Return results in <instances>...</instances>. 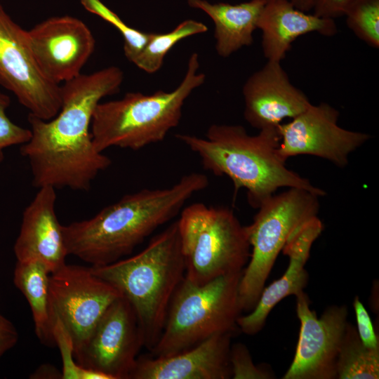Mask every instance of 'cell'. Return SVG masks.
Instances as JSON below:
<instances>
[{"label": "cell", "instance_id": "1", "mask_svg": "<svg viewBox=\"0 0 379 379\" xmlns=\"http://www.w3.org/2000/svg\"><path fill=\"white\" fill-rule=\"evenodd\" d=\"M124 72L109 66L91 74H81L61 85L62 105L49 120L31 114V131L20 153L29 161L32 185L88 191L111 159L93 145L91 125L94 109L106 96L119 91Z\"/></svg>", "mask_w": 379, "mask_h": 379}, {"label": "cell", "instance_id": "2", "mask_svg": "<svg viewBox=\"0 0 379 379\" xmlns=\"http://www.w3.org/2000/svg\"><path fill=\"white\" fill-rule=\"evenodd\" d=\"M208 183L206 175L190 173L169 187L126 194L89 219L63 225L67 254L91 266L120 260L180 214L187 200Z\"/></svg>", "mask_w": 379, "mask_h": 379}, {"label": "cell", "instance_id": "3", "mask_svg": "<svg viewBox=\"0 0 379 379\" xmlns=\"http://www.w3.org/2000/svg\"><path fill=\"white\" fill-rule=\"evenodd\" d=\"M176 138L199 157L205 170L227 176L235 192L245 189L254 208L281 187L301 188L319 197L326 194L286 166L278 151V127L251 135L240 125L213 124L204 138L189 134H177Z\"/></svg>", "mask_w": 379, "mask_h": 379}, {"label": "cell", "instance_id": "4", "mask_svg": "<svg viewBox=\"0 0 379 379\" xmlns=\"http://www.w3.org/2000/svg\"><path fill=\"white\" fill-rule=\"evenodd\" d=\"M90 268L130 302L144 346L151 351L161 336L170 302L185 274L177 220L154 237L138 253Z\"/></svg>", "mask_w": 379, "mask_h": 379}, {"label": "cell", "instance_id": "5", "mask_svg": "<svg viewBox=\"0 0 379 379\" xmlns=\"http://www.w3.org/2000/svg\"><path fill=\"white\" fill-rule=\"evenodd\" d=\"M199 68V55L193 53L184 78L174 90L129 92L121 99L100 102L91 125L95 149L99 152L112 147L138 150L164 140L179 124L187 98L205 81L206 75L198 72Z\"/></svg>", "mask_w": 379, "mask_h": 379}, {"label": "cell", "instance_id": "6", "mask_svg": "<svg viewBox=\"0 0 379 379\" xmlns=\"http://www.w3.org/2000/svg\"><path fill=\"white\" fill-rule=\"evenodd\" d=\"M243 271L203 285L184 277L170 302L162 333L151 350L152 356L172 355L214 335L233 333L242 312L239 286Z\"/></svg>", "mask_w": 379, "mask_h": 379}, {"label": "cell", "instance_id": "7", "mask_svg": "<svg viewBox=\"0 0 379 379\" xmlns=\"http://www.w3.org/2000/svg\"><path fill=\"white\" fill-rule=\"evenodd\" d=\"M177 223L185 277L190 281L203 285L244 270L251 246L232 209L194 203L183 207Z\"/></svg>", "mask_w": 379, "mask_h": 379}, {"label": "cell", "instance_id": "8", "mask_svg": "<svg viewBox=\"0 0 379 379\" xmlns=\"http://www.w3.org/2000/svg\"><path fill=\"white\" fill-rule=\"evenodd\" d=\"M319 197L295 187L274 194L259 206L252 223L245 226L251 256L239 286L242 312H249L257 304L277 256L293 232L317 216Z\"/></svg>", "mask_w": 379, "mask_h": 379}, {"label": "cell", "instance_id": "9", "mask_svg": "<svg viewBox=\"0 0 379 379\" xmlns=\"http://www.w3.org/2000/svg\"><path fill=\"white\" fill-rule=\"evenodd\" d=\"M120 291L95 275L90 267L65 264L50 274L49 310L53 325L59 320L73 342L74 354L87 340Z\"/></svg>", "mask_w": 379, "mask_h": 379}, {"label": "cell", "instance_id": "10", "mask_svg": "<svg viewBox=\"0 0 379 379\" xmlns=\"http://www.w3.org/2000/svg\"><path fill=\"white\" fill-rule=\"evenodd\" d=\"M0 85L13 93L29 113L49 120L60 111L61 85L49 81L32 55L27 30L0 4Z\"/></svg>", "mask_w": 379, "mask_h": 379}, {"label": "cell", "instance_id": "11", "mask_svg": "<svg viewBox=\"0 0 379 379\" xmlns=\"http://www.w3.org/2000/svg\"><path fill=\"white\" fill-rule=\"evenodd\" d=\"M295 297L300 333L293 361L282 379H336L348 309L345 305H331L318 318L304 291Z\"/></svg>", "mask_w": 379, "mask_h": 379}, {"label": "cell", "instance_id": "12", "mask_svg": "<svg viewBox=\"0 0 379 379\" xmlns=\"http://www.w3.org/2000/svg\"><path fill=\"white\" fill-rule=\"evenodd\" d=\"M142 346L135 313L121 295L108 307L74 356L81 367L105 373L111 379H128Z\"/></svg>", "mask_w": 379, "mask_h": 379}, {"label": "cell", "instance_id": "13", "mask_svg": "<svg viewBox=\"0 0 379 379\" xmlns=\"http://www.w3.org/2000/svg\"><path fill=\"white\" fill-rule=\"evenodd\" d=\"M339 112L328 103L311 104L286 124L278 126L279 153L284 159L302 154L326 159L343 168L350 154L369 140L370 135L338 124Z\"/></svg>", "mask_w": 379, "mask_h": 379}, {"label": "cell", "instance_id": "14", "mask_svg": "<svg viewBox=\"0 0 379 379\" xmlns=\"http://www.w3.org/2000/svg\"><path fill=\"white\" fill-rule=\"evenodd\" d=\"M27 35L38 67L58 85L79 76L95 47L88 25L68 15L48 18L27 30Z\"/></svg>", "mask_w": 379, "mask_h": 379}, {"label": "cell", "instance_id": "15", "mask_svg": "<svg viewBox=\"0 0 379 379\" xmlns=\"http://www.w3.org/2000/svg\"><path fill=\"white\" fill-rule=\"evenodd\" d=\"M242 93L244 119L259 131L278 127L284 119L295 117L312 104L306 95L291 84L278 61L267 60L251 75Z\"/></svg>", "mask_w": 379, "mask_h": 379}, {"label": "cell", "instance_id": "16", "mask_svg": "<svg viewBox=\"0 0 379 379\" xmlns=\"http://www.w3.org/2000/svg\"><path fill=\"white\" fill-rule=\"evenodd\" d=\"M231 332L214 335L182 352L138 357L128 379H228Z\"/></svg>", "mask_w": 379, "mask_h": 379}, {"label": "cell", "instance_id": "17", "mask_svg": "<svg viewBox=\"0 0 379 379\" xmlns=\"http://www.w3.org/2000/svg\"><path fill=\"white\" fill-rule=\"evenodd\" d=\"M22 213L19 234L13 246L17 261L38 260L51 273L66 264L68 255L62 227L55 213L56 192L43 186Z\"/></svg>", "mask_w": 379, "mask_h": 379}, {"label": "cell", "instance_id": "18", "mask_svg": "<svg viewBox=\"0 0 379 379\" xmlns=\"http://www.w3.org/2000/svg\"><path fill=\"white\" fill-rule=\"evenodd\" d=\"M322 230L323 224L316 216L293 232L281 250L289 258L285 273L265 287L254 308L246 315L241 314L237 320V326L244 333L252 335L259 333L265 326L270 312L279 301L303 291L309 280L305 264L312 244Z\"/></svg>", "mask_w": 379, "mask_h": 379}, {"label": "cell", "instance_id": "19", "mask_svg": "<svg viewBox=\"0 0 379 379\" xmlns=\"http://www.w3.org/2000/svg\"><path fill=\"white\" fill-rule=\"evenodd\" d=\"M258 29L262 32V49L267 60L281 62L299 36L318 32L332 36L337 32L333 19L319 17L297 8L289 0H266Z\"/></svg>", "mask_w": 379, "mask_h": 379}, {"label": "cell", "instance_id": "20", "mask_svg": "<svg viewBox=\"0 0 379 379\" xmlns=\"http://www.w3.org/2000/svg\"><path fill=\"white\" fill-rule=\"evenodd\" d=\"M266 0H251L237 4L206 0H187L188 5L206 13L215 25L214 37L217 53L223 58L231 55L253 42V32Z\"/></svg>", "mask_w": 379, "mask_h": 379}, {"label": "cell", "instance_id": "21", "mask_svg": "<svg viewBox=\"0 0 379 379\" xmlns=\"http://www.w3.org/2000/svg\"><path fill=\"white\" fill-rule=\"evenodd\" d=\"M50 274L40 260L17 261L13 283L29 305L37 338L41 343L53 346L55 343L49 310Z\"/></svg>", "mask_w": 379, "mask_h": 379}, {"label": "cell", "instance_id": "22", "mask_svg": "<svg viewBox=\"0 0 379 379\" xmlns=\"http://www.w3.org/2000/svg\"><path fill=\"white\" fill-rule=\"evenodd\" d=\"M378 378L379 348L366 347L357 328L348 321L338 357L336 379Z\"/></svg>", "mask_w": 379, "mask_h": 379}, {"label": "cell", "instance_id": "23", "mask_svg": "<svg viewBox=\"0 0 379 379\" xmlns=\"http://www.w3.org/2000/svg\"><path fill=\"white\" fill-rule=\"evenodd\" d=\"M207 31L205 24L190 19L182 21L171 32L161 34L150 32L147 44L133 63L147 73H155L163 65L166 55L177 43Z\"/></svg>", "mask_w": 379, "mask_h": 379}, {"label": "cell", "instance_id": "24", "mask_svg": "<svg viewBox=\"0 0 379 379\" xmlns=\"http://www.w3.org/2000/svg\"><path fill=\"white\" fill-rule=\"evenodd\" d=\"M347 27L368 46L379 47V0H354L344 15Z\"/></svg>", "mask_w": 379, "mask_h": 379}, {"label": "cell", "instance_id": "25", "mask_svg": "<svg viewBox=\"0 0 379 379\" xmlns=\"http://www.w3.org/2000/svg\"><path fill=\"white\" fill-rule=\"evenodd\" d=\"M80 3L86 11L107 22L120 32L124 39V55L133 62L147 44L150 32L128 26L100 0H80Z\"/></svg>", "mask_w": 379, "mask_h": 379}, {"label": "cell", "instance_id": "26", "mask_svg": "<svg viewBox=\"0 0 379 379\" xmlns=\"http://www.w3.org/2000/svg\"><path fill=\"white\" fill-rule=\"evenodd\" d=\"M53 335L61 354L62 379H111L105 373L77 364L74 356V346L71 336L58 319L53 322Z\"/></svg>", "mask_w": 379, "mask_h": 379}, {"label": "cell", "instance_id": "27", "mask_svg": "<svg viewBox=\"0 0 379 379\" xmlns=\"http://www.w3.org/2000/svg\"><path fill=\"white\" fill-rule=\"evenodd\" d=\"M230 362L233 379H272V371L253 363L248 347L241 343L231 345Z\"/></svg>", "mask_w": 379, "mask_h": 379}, {"label": "cell", "instance_id": "28", "mask_svg": "<svg viewBox=\"0 0 379 379\" xmlns=\"http://www.w3.org/2000/svg\"><path fill=\"white\" fill-rule=\"evenodd\" d=\"M11 104L9 96L0 91V164L4 159V151L13 145H22L31 138V131L14 124L6 114Z\"/></svg>", "mask_w": 379, "mask_h": 379}, {"label": "cell", "instance_id": "29", "mask_svg": "<svg viewBox=\"0 0 379 379\" xmlns=\"http://www.w3.org/2000/svg\"><path fill=\"white\" fill-rule=\"evenodd\" d=\"M357 331L362 343L369 349L379 348L378 337L375 333L371 319L359 298L355 296L353 301Z\"/></svg>", "mask_w": 379, "mask_h": 379}, {"label": "cell", "instance_id": "30", "mask_svg": "<svg viewBox=\"0 0 379 379\" xmlns=\"http://www.w3.org/2000/svg\"><path fill=\"white\" fill-rule=\"evenodd\" d=\"M354 0H314L313 13L319 17L334 19L345 15Z\"/></svg>", "mask_w": 379, "mask_h": 379}, {"label": "cell", "instance_id": "31", "mask_svg": "<svg viewBox=\"0 0 379 379\" xmlns=\"http://www.w3.org/2000/svg\"><path fill=\"white\" fill-rule=\"evenodd\" d=\"M18 338L16 328L0 310V358L17 344Z\"/></svg>", "mask_w": 379, "mask_h": 379}, {"label": "cell", "instance_id": "32", "mask_svg": "<svg viewBox=\"0 0 379 379\" xmlns=\"http://www.w3.org/2000/svg\"><path fill=\"white\" fill-rule=\"evenodd\" d=\"M297 8L308 12L312 10L314 0H289Z\"/></svg>", "mask_w": 379, "mask_h": 379}]
</instances>
